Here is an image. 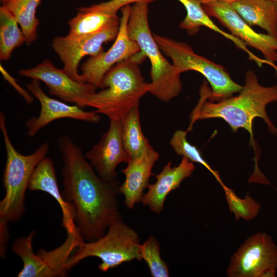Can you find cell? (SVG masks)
Segmentation results:
<instances>
[{
  "label": "cell",
  "mask_w": 277,
  "mask_h": 277,
  "mask_svg": "<svg viewBox=\"0 0 277 277\" xmlns=\"http://www.w3.org/2000/svg\"><path fill=\"white\" fill-rule=\"evenodd\" d=\"M63 167V191L66 201L75 209V223L84 240L102 237L113 222L122 219L116 180L107 181L96 173L82 150L67 135L57 140Z\"/></svg>",
  "instance_id": "obj_1"
},
{
  "label": "cell",
  "mask_w": 277,
  "mask_h": 277,
  "mask_svg": "<svg viewBox=\"0 0 277 277\" xmlns=\"http://www.w3.org/2000/svg\"><path fill=\"white\" fill-rule=\"evenodd\" d=\"M210 88L204 81L200 89V97L192 110L188 131L199 120L221 118L226 122L233 132L239 128L246 129L250 134V143L254 149L255 141L252 131V123L256 117L264 120L270 132L277 135V128L272 123L266 111V106L277 102V85L269 87L261 85L252 70L246 72L244 85L235 96H229L219 101L207 100Z\"/></svg>",
  "instance_id": "obj_2"
},
{
  "label": "cell",
  "mask_w": 277,
  "mask_h": 277,
  "mask_svg": "<svg viewBox=\"0 0 277 277\" xmlns=\"http://www.w3.org/2000/svg\"><path fill=\"white\" fill-rule=\"evenodd\" d=\"M146 56L141 51L131 58L114 65L104 75L99 87L90 97L88 107L110 120H121L141 97L149 91L139 64Z\"/></svg>",
  "instance_id": "obj_3"
},
{
  "label": "cell",
  "mask_w": 277,
  "mask_h": 277,
  "mask_svg": "<svg viewBox=\"0 0 277 277\" xmlns=\"http://www.w3.org/2000/svg\"><path fill=\"white\" fill-rule=\"evenodd\" d=\"M0 129L6 152L3 181L5 195L0 202V226L19 220L25 210L24 199L32 174L49 149L47 142L42 144L32 153L18 152L10 138L5 114L0 113Z\"/></svg>",
  "instance_id": "obj_4"
},
{
  "label": "cell",
  "mask_w": 277,
  "mask_h": 277,
  "mask_svg": "<svg viewBox=\"0 0 277 277\" xmlns=\"http://www.w3.org/2000/svg\"><path fill=\"white\" fill-rule=\"evenodd\" d=\"M127 30L129 37L150 62L149 92L164 102L177 97L182 88L181 74L164 56L151 33L148 4L136 3L131 7Z\"/></svg>",
  "instance_id": "obj_5"
},
{
  "label": "cell",
  "mask_w": 277,
  "mask_h": 277,
  "mask_svg": "<svg viewBox=\"0 0 277 277\" xmlns=\"http://www.w3.org/2000/svg\"><path fill=\"white\" fill-rule=\"evenodd\" d=\"M140 242L137 233L122 219L117 220L110 224L102 237L81 244L69 258L65 269L68 271L82 260L91 256L101 260L98 268L103 272L134 260L141 261Z\"/></svg>",
  "instance_id": "obj_6"
},
{
  "label": "cell",
  "mask_w": 277,
  "mask_h": 277,
  "mask_svg": "<svg viewBox=\"0 0 277 277\" xmlns=\"http://www.w3.org/2000/svg\"><path fill=\"white\" fill-rule=\"evenodd\" d=\"M153 35L162 52L171 58L179 73L192 70L205 77L211 87L207 100L217 102L242 89L243 86L233 81L223 66L195 53L188 44L156 34Z\"/></svg>",
  "instance_id": "obj_7"
},
{
  "label": "cell",
  "mask_w": 277,
  "mask_h": 277,
  "mask_svg": "<svg viewBox=\"0 0 277 277\" xmlns=\"http://www.w3.org/2000/svg\"><path fill=\"white\" fill-rule=\"evenodd\" d=\"M277 270V246L266 233L258 232L244 242L232 256L228 277H274Z\"/></svg>",
  "instance_id": "obj_8"
},
{
  "label": "cell",
  "mask_w": 277,
  "mask_h": 277,
  "mask_svg": "<svg viewBox=\"0 0 277 277\" xmlns=\"http://www.w3.org/2000/svg\"><path fill=\"white\" fill-rule=\"evenodd\" d=\"M120 21L118 19L102 30L91 34H68L55 37L51 46L63 63L64 72L76 81L84 82L78 71L81 60L85 56H95L104 51L103 45L116 38Z\"/></svg>",
  "instance_id": "obj_9"
},
{
  "label": "cell",
  "mask_w": 277,
  "mask_h": 277,
  "mask_svg": "<svg viewBox=\"0 0 277 277\" xmlns=\"http://www.w3.org/2000/svg\"><path fill=\"white\" fill-rule=\"evenodd\" d=\"M18 73L22 76L43 82L51 95L82 108L88 107L90 98L97 89L91 84L73 79L62 69L54 66L48 59L33 68L20 70Z\"/></svg>",
  "instance_id": "obj_10"
},
{
  "label": "cell",
  "mask_w": 277,
  "mask_h": 277,
  "mask_svg": "<svg viewBox=\"0 0 277 277\" xmlns=\"http://www.w3.org/2000/svg\"><path fill=\"white\" fill-rule=\"evenodd\" d=\"M122 16L117 35L114 43L107 51L90 57L81 66V75L84 82L99 88L105 74L115 64L129 59L141 51L137 43L129 36L127 25L131 6L121 9Z\"/></svg>",
  "instance_id": "obj_11"
},
{
  "label": "cell",
  "mask_w": 277,
  "mask_h": 277,
  "mask_svg": "<svg viewBox=\"0 0 277 277\" xmlns=\"http://www.w3.org/2000/svg\"><path fill=\"white\" fill-rule=\"evenodd\" d=\"M210 17L215 18L231 34L260 51L267 61L277 62V38L256 32L238 14L230 4L215 2L202 5Z\"/></svg>",
  "instance_id": "obj_12"
},
{
  "label": "cell",
  "mask_w": 277,
  "mask_h": 277,
  "mask_svg": "<svg viewBox=\"0 0 277 277\" xmlns=\"http://www.w3.org/2000/svg\"><path fill=\"white\" fill-rule=\"evenodd\" d=\"M26 87L38 101L41 107L38 116L31 117L26 122L27 134L30 137L34 136L41 129L56 120L69 118L96 123L101 119L95 111H86L76 105H70L49 97L42 89L38 80L32 79Z\"/></svg>",
  "instance_id": "obj_13"
},
{
  "label": "cell",
  "mask_w": 277,
  "mask_h": 277,
  "mask_svg": "<svg viewBox=\"0 0 277 277\" xmlns=\"http://www.w3.org/2000/svg\"><path fill=\"white\" fill-rule=\"evenodd\" d=\"M85 157L100 177L109 181L116 180L117 166L130 160L122 138L120 120H110L107 131L86 153Z\"/></svg>",
  "instance_id": "obj_14"
},
{
  "label": "cell",
  "mask_w": 277,
  "mask_h": 277,
  "mask_svg": "<svg viewBox=\"0 0 277 277\" xmlns=\"http://www.w3.org/2000/svg\"><path fill=\"white\" fill-rule=\"evenodd\" d=\"M159 157V153L150 145L141 155L130 159L122 170L125 179L119 187V192L124 195L128 208L132 209L142 201L144 191L149 185L152 169Z\"/></svg>",
  "instance_id": "obj_15"
},
{
  "label": "cell",
  "mask_w": 277,
  "mask_h": 277,
  "mask_svg": "<svg viewBox=\"0 0 277 277\" xmlns=\"http://www.w3.org/2000/svg\"><path fill=\"white\" fill-rule=\"evenodd\" d=\"M195 169L193 162L183 157L177 166L172 167L169 162L161 172L155 175L156 182L149 184L148 191L144 194L142 203L153 212L160 214L163 210L165 200L173 190L179 188L185 179L190 177Z\"/></svg>",
  "instance_id": "obj_16"
},
{
  "label": "cell",
  "mask_w": 277,
  "mask_h": 277,
  "mask_svg": "<svg viewBox=\"0 0 277 277\" xmlns=\"http://www.w3.org/2000/svg\"><path fill=\"white\" fill-rule=\"evenodd\" d=\"M28 189L31 191H42L51 195L61 207L62 225L67 232L77 229L75 223L74 207L65 200L60 191L54 164L50 158L46 156L37 165L31 177Z\"/></svg>",
  "instance_id": "obj_17"
},
{
  "label": "cell",
  "mask_w": 277,
  "mask_h": 277,
  "mask_svg": "<svg viewBox=\"0 0 277 277\" xmlns=\"http://www.w3.org/2000/svg\"><path fill=\"white\" fill-rule=\"evenodd\" d=\"M185 7L186 16L180 23L179 27L185 30L189 35L196 34L201 27H206L232 41L241 50L246 53L250 60L254 61L258 66L268 64L265 59H262L251 52L244 42L219 28L204 10L202 4L197 0H177Z\"/></svg>",
  "instance_id": "obj_18"
},
{
  "label": "cell",
  "mask_w": 277,
  "mask_h": 277,
  "mask_svg": "<svg viewBox=\"0 0 277 277\" xmlns=\"http://www.w3.org/2000/svg\"><path fill=\"white\" fill-rule=\"evenodd\" d=\"M231 5L249 25L258 26L277 38V1L238 0Z\"/></svg>",
  "instance_id": "obj_19"
},
{
  "label": "cell",
  "mask_w": 277,
  "mask_h": 277,
  "mask_svg": "<svg viewBox=\"0 0 277 277\" xmlns=\"http://www.w3.org/2000/svg\"><path fill=\"white\" fill-rule=\"evenodd\" d=\"M138 106L131 108L120 120L122 138L130 160L141 155L151 145L141 129Z\"/></svg>",
  "instance_id": "obj_20"
},
{
  "label": "cell",
  "mask_w": 277,
  "mask_h": 277,
  "mask_svg": "<svg viewBox=\"0 0 277 277\" xmlns=\"http://www.w3.org/2000/svg\"><path fill=\"white\" fill-rule=\"evenodd\" d=\"M41 0H5L3 5L15 17L26 38L31 45L37 38V28L39 24L36 16Z\"/></svg>",
  "instance_id": "obj_21"
},
{
  "label": "cell",
  "mask_w": 277,
  "mask_h": 277,
  "mask_svg": "<svg viewBox=\"0 0 277 277\" xmlns=\"http://www.w3.org/2000/svg\"><path fill=\"white\" fill-rule=\"evenodd\" d=\"M15 17L5 6L0 7V59L8 60L13 51L26 42Z\"/></svg>",
  "instance_id": "obj_22"
},
{
  "label": "cell",
  "mask_w": 277,
  "mask_h": 277,
  "mask_svg": "<svg viewBox=\"0 0 277 277\" xmlns=\"http://www.w3.org/2000/svg\"><path fill=\"white\" fill-rule=\"evenodd\" d=\"M76 15L68 22L69 34L85 35L98 32L119 19L117 14L77 9Z\"/></svg>",
  "instance_id": "obj_23"
},
{
  "label": "cell",
  "mask_w": 277,
  "mask_h": 277,
  "mask_svg": "<svg viewBox=\"0 0 277 277\" xmlns=\"http://www.w3.org/2000/svg\"><path fill=\"white\" fill-rule=\"evenodd\" d=\"M225 199L229 210L233 213L236 221L240 219L249 221L255 219L259 214L261 206L259 202L249 195L243 198L238 196L233 189L226 185L223 186Z\"/></svg>",
  "instance_id": "obj_24"
},
{
  "label": "cell",
  "mask_w": 277,
  "mask_h": 277,
  "mask_svg": "<svg viewBox=\"0 0 277 277\" xmlns=\"http://www.w3.org/2000/svg\"><path fill=\"white\" fill-rule=\"evenodd\" d=\"M188 130H177L173 133L170 144L179 155L186 157L190 161L200 164L208 169L223 187L225 185L222 182L219 172L213 170L203 157L200 151L191 145L186 138Z\"/></svg>",
  "instance_id": "obj_25"
},
{
  "label": "cell",
  "mask_w": 277,
  "mask_h": 277,
  "mask_svg": "<svg viewBox=\"0 0 277 277\" xmlns=\"http://www.w3.org/2000/svg\"><path fill=\"white\" fill-rule=\"evenodd\" d=\"M142 260L148 265L153 277H168L169 268L162 259L160 245L157 240L150 236L143 244L140 245Z\"/></svg>",
  "instance_id": "obj_26"
},
{
  "label": "cell",
  "mask_w": 277,
  "mask_h": 277,
  "mask_svg": "<svg viewBox=\"0 0 277 277\" xmlns=\"http://www.w3.org/2000/svg\"><path fill=\"white\" fill-rule=\"evenodd\" d=\"M155 0H110L105 2H102L97 4L93 5L90 7H81L80 9L104 12L110 14H117V12L125 6L129 5L130 4L136 3H149L154 2Z\"/></svg>",
  "instance_id": "obj_27"
},
{
  "label": "cell",
  "mask_w": 277,
  "mask_h": 277,
  "mask_svg": "<svg viewBox=\"0 0 277 277\" xmlns=\"http://www.w3.org/2000/svg\"><path fill=\"white\" fill-rule=\"evenodd\" d=\"M1 71L3 74L4 78L7 80L10 83V84H11L16 89V90L21 95L23 96L26 102L28 103H32L33 101L32 96H31L27 91L22 89L19 86V85H18L16 84L15 79L10 76L6 72V71L4 69L2 65H1Z\"/></svg>",
  "instance_id": "obj_28"
},
{
  "label": "cell",
  "mask_w": 277,
  "mask_h": 277,
  "mask_svg": "<svg viewBox=\"0 0 277 277\" xmlns=\"http://www.w3.org/2000/svg\"><path fill=\"white\" fill-rule=\"evenodd\" d=\"M199 2H200L202 5L212 3V2H226L229 4H232L233 2H235L238 0H197Z\"/></svg>",
  "instance_id": "obj_29"
},
{
  "label": "cell",
  "mask_w": 277,
  "mask_h": 277,
  "mask_svg": "<svg viewBox=\"0 0 277 277\" xmlns=\"http://www.w3.org/2000/svg\"><path fill=\"white\" fill-rule=\"evenodd\" d=\"M5 0H1L2 2H4Z\"/></svg>",
  "instance_id": "obj_30"
},
{
  "label": "cell",
  "mask_w": 277,
  "mask_h": 277,
  "mask_svg": "<svg viewBox=\"0 0 277 277\" xmlns=\"http://www.w3.org/2000/svg\"><path fill=\"white\" fill-rule=\"evenodd\" d=\"M273 1H277V0H273Z\"/></svg>",
  "instance_id": "obj_31"
},
{
  "label": "cell",
  "mask_w": 277,
  "mask_h": 277,
  "mask_svg": "<svg viewBox=\"0 0 277 277\" xmlns=\"http://www.w3.org/2000/svg\"><path fill=\"white\" fill-rule=\"evenodd\" d=\"M276 191H277V188H276Z\"/></svg>",
  "instance_id": "obj_32"
}]
</instances>
